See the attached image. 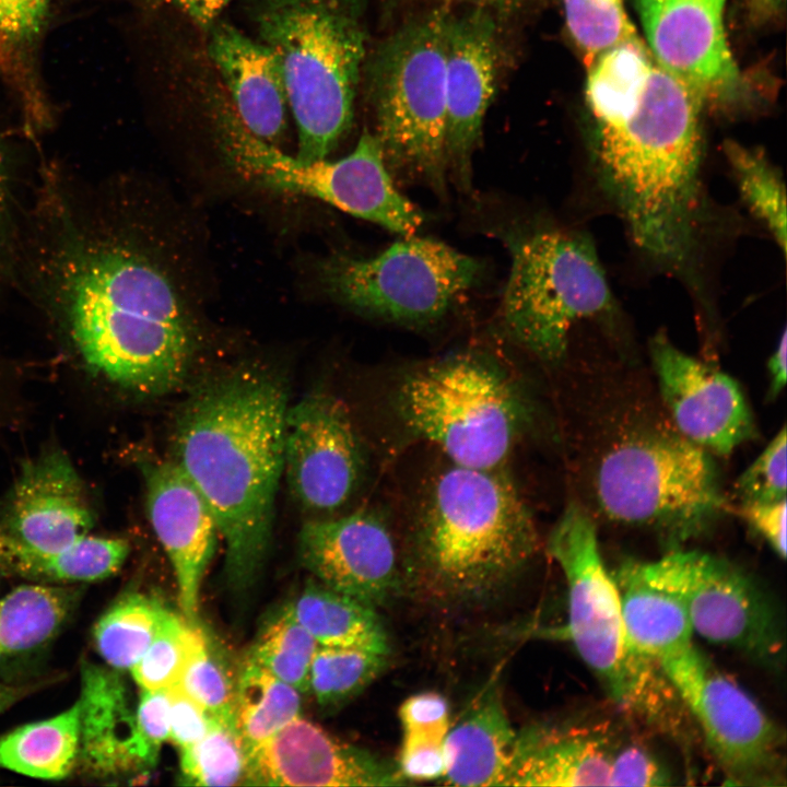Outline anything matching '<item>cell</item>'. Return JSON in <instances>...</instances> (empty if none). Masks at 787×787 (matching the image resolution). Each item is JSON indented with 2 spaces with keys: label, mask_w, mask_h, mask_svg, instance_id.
Wrapping results in <instances>:
<instances>
[{
  "label": "cell",
  "mask_w": 787,
  "mask_h": 787,
  "mask_svg": "<svg viewBox=\"0 0 787 787\" xmlns=\"http://www.w3.org/2000/svg\"><path fill=\"white\" fill-rule=\"evenodd\" d=\"M150 236L122 183L43 158L21 209L12 290L90 367L158 395L184 381L196 342Z\"/></svg>",
  "instance_id": "obj_1"
},
{
  "label": "cell",
  "mask_w": 787,
  "mask_h": 787,
  "mask_svg": "<svg viewBox=\"0 0 787 787\" xmlns=\"http://www.w3.org/2000/svg\"><path fill=\"white\" fill-rule=\"evenodd\" d=\"M285 385L243 367L198 388L175 423V463L208 504L235 590L254 585L269 553L284 459Z\"/></svg>",
  "instance_id": "obj_2"
},
{
  "label": "cell",
  "mask_w": 787,
  "mask_h": 787,
  "mask_svg": "<svg viewBox=\"0 0 787 787\" xmlns=\"http://www.w3.org/2000/svg\"><path fill=\"white\" fill-rule=\"evenodd\" d=\"M537 549L532 516L507 477L450 463L423 498L411 566L432 592L474 600L507 584Z\"/></svg>",
  "instance_id": "obj_3"
},
{
  "label": "cell",
  "mask_w": 787,
  "mask_h": 787,
  "mask_svg": "<svg viewBox=\"0 0 787 787\" xmlns=\"http://www.w3.org/2000/svg\"><path fill=\"white\" fill-rule=\"evenodd\" d=\"M547 551L566 580V637L610 701L627 719L688 749L697 735L692 717L661 668L632 645L596 526L578 504L564 509Z\"/></svg>",
  "instance_id": "obj_4"
},
{
  "label": "cell",
  "mask_w": 787,
  "mask_h": 787,
  "mask_svg": "<svg viewBox=\"0 0 787 787\" xmlns=\"http://www.w3.org/2000/svg\"><path fill=\"white\" fill-rule=\"evenodd\" d=\"M251 19L282 68L295 157L327 158L353 122L366 40L360 0H256Z\"/></svg>",
  "instance_id": "obj_5"
},
{
  "label": "cell",
  "mask_w": 787,
  "mask_h": 787,
  "mask_svg": "<svg viewBox=\"0 0 787 787\" xmlns=\"http://www.w3.org/2000/svg\"><path fill=\"white\" fill-rule=\"evenodd\" d=\"M507 243L512 265L500 321L517 345L543 362H559L578 326L619 317L618 301L586 233L542 225Z\"/></svg>",
  "instance_id": "obj_6"
},
{
  "label": "cell",
  "mask_w": 787,
  "mask_h": 787,
  "mask_svg": "<svg viewBox=\"0 0 787 787\" xmlns=\"http://www.w3.org/2000/svg\"><path fill=\"white\" fill-rule=\"evenodd\" d=\"M393 404L413 436L450 463L498 469L528 421L518 388L489 359L459 353L418 367L399 381Z\"/></svg>",
  "instance_id": "obj_7"
},
{
  "label": "cell",
  "mask_w": 787,
  "mask_h": 787,
  "mask_svg": "<svg viewBox=\"0 0 787 787\" xmlns=\"http://www.w3.org/2000/svg\"><path fill=\"white\" fill-rule=\"evenodd\" d=\"M446 21L435 11L380 45L369 68L371 99L386 166L396 179L446 192Z\"/></svg>",
  "instance_id": "obj_8"
},
{
  "label": "cell",
  "mask_w": 787,
  "mask_h": 787,
  "mask_svg": "<svg viewBox=\"0 0 787 787\" xmlns=\"http://www.w3.org/2000/svg\"><path fill=\"white\" fill-rule=\"evenodd\" d=\"M595 489L609 519L653 530L673 548L706 532L726 507L708 451L678 431L614 445L598 466Z\"/></svg>",
  "instance_id": "obj_9"
},
{
  "label": "cell",
  "mask_w": 787,
  "mask_h": 787,
  "mask_svg": "<svg viewBox=\"0 0 787 787\" xmlns=\"http://www.w3.org/2000/svg\"><path fill=\"white\" fill-rule=\"evenodd\" d=\"M481 272L473 257L412 235L371 258L332 255L318 269L333 301L357 314L410 327L438 321Z\"/></svg>",
  "instance_id": "obj_10"
},
{
  "label": "cell",
  "mask_w": 787,
  "mask_h": 787,
  "mask_svg": "<svg viewBox=\"0 0 787 787\" xmlns=\"http://www.w3.org/2000/svg\"><path fill=\"white\" fill-rule=\"evenodd\" d=\"M222 151L247 179L319 199L393 233L413 235L423 213L396 188L375 133L364 131L346 156L302 162L251 134L238 120L220 130Z\"/></svg>",
  "instance_id": "obj_11"
},
{
  "label": "cell",
  "mask_w": 787,
  "mask_h": 787,
  "mask_svg": "<svg viewBox=\"0 0 787 787\" xmlns=\"http://www.w3.org/2000/svg\"><path fill=\"white\" fill-rule=\"evenodd\" d=\"M661 670L729 784H786L784 733L743 688L696 646Z\"/></svg>",
  "instance_id": "obj_12"
},
{
  "label": "cell",
  "mask_w": 787,
  "mask_h": 787,
  "mask_svg": "<svg viewBox=\"0 0 787 787\" xmlns=\"http://www.w3.org/2000/svg\"><path fill=\"white\" fill-rule=\"evenodd\" d=\"M645 564L683 600L694 633L767 668L783 665L785 639L776 607L742 568L710 553L674 549Z\"/></svg>",
  "instance_id": "obj_13"
},
{
  "label": "cell",
  "mask_w": 787,
  "mask_h": 787,
  "mask_svg": "<svg viewBox=\"0 0 787 787\" xmlns=\"http://www.w3.org/2000/svg\"><path fill=\"white\" fill-rule=\"evenodd\" d=\"M651 55L703 106L744 110L755 87L738 67L728 45V0H633Z\"/></svg>",
  "instance_id": "obj_14"
},
{
  "label": "cell",
  "mask_w": 787,
  "mask_h": 787,
  "mask_svg": "<svg viewBox=\"0 0 787 787\" xmlns=\"http://www.w3.org/2000/svg\"><path fill=\"white\" fill-rule=\"evenodd\" d=\"M363 469L361 439L340 399L313 392L289 406L283 473L302 508L317 515L334 513L355 492Z\"/></svg>",
  "instance_id": "obj_15"
},
{
  "label": "cell",
  "mask_w": 787,
  "mask_h": 787,
  "mask_svg": "<svg viewBox=\"0 0 787 787\" xmlns=\"http://www.w3.org/2000/svg\"><path fill=\"white\" fill-rule=\"evenodd\" d=\"M501 63L498 31L492 13L474 8L446 21V162L456 186L471 187L472 156L494 96Z\"/></svg>",
  "instance_id": "obj_16"
},
{
  "label": "cell",
  "mask_w": 787,
  "mask_h": 787,
  "mask_svg": "<svg viewBox=\"0 0 787 787\" xmlns=\"http://www.w3.org/2000/svg\"><path fill=\"white\" fill-rule=\"evenodd\" d=\"M649 352L661 397L682 436L723 456L753 438L752 413L735 379L686 354L662 332L650 340Z\"/></svg>",
  "instance_id": "obj_17"
},
{
  "label": "cell",
  "mask_w": 787,
  "mask_h": 787,
  "mask_svg": "<svg viewBox=\"0 0 787 787\" xmlns=\"http://www.w3.org/2000/svg\"><path fill=\"white\" fill-rule=\"evenodd\" d=\"M298 556L319 583L374 608L399 586L397 552L381 518L367 510L306 520Z\"/></svg>",
  "instance_id": "obj_18"
},
{
  "label": "cell",
  "mask_w": 787,
  "mask_h": 787,
  "mask_svg": "<svg viewBox=\"0 0 787 787\" xmlns=\"http://www.w3.org/2000/svg\"><path fill=\"white\" fill-rule=\"evenodd\" d=\"M404 784L397 765L337 740L299 716L247 754L245 785L383 787Z\"/></svg>",
  "instance_id": "obj_19"
},
{
  "label": "cell",
  "mask_w": 787,
  "mask_h": 787,
  "mask_svg": "<svg viewBox=\"0 0 787 787\" xmlns=\"http://www.w3.org/2000/svg\"><path fill=\"white\" fill-rule=\"evenodd\" d=\"M632 739L596 716L527 726L517 731L504 786H612L616 760Z\"/></svg>",
  "instance_id": "obj_20"
},
{
  "label": "cell",
  "mask_w": 787,
  "mask_h": 787,
  "mask_svg": "<svg viewBox=\"0 0 787 787\" xmlns=\"http://www.w3.org/2000/svg\"><path fill=\"white\" fill-rule=\"evenodd\" d=\"M94 512L70 459L51 450L27 462L12 489L0 530L37 551L69 548L87 536Z\"/></svg>",
  "instance_id": "obj_21"
},
{
  "label": "cell",
  "mask_w": 787,
  "mask_h": 787,
  "mask_svg": "<svg viewBox=\"0 0 787 787\" xmlns=\"http://www.w3.org/2000/svg\"><path fill=\"white\" fill-rule=\"evenodd\" d=\"M145 485L149 519L174 568L181 611L197 623L200 585L215 547V520L174 461L148 467Z\"/></svg>",
  "instance_id": "obj_22"
},
{
  "label": "cell",
  "mask_w": 787,
  "mask_h": 787,
  "mask_svg": "<svg viewBox=\"0 0 787 787\" xmlns=\"http://www.w3.org/2000/svg\"><path fill=\"white\" fill-rule=\"evenodd\" d=\"M208 52L230 94L234 114L258 139L278 148L286 131L289 97L274 52L233 25L216 21Z\"/></svg>",
  "instance_id": "obj_23"
},
{
  "label": "cell",
  "mask_w": 787,
  "mask_h": 787,
  "mask_svg": "<svg viewBox=\"0 0 787 787\" xmlns=\"http://www.w3.org/2000/svg\"><path fill=\"white\" fill-rule=\"evenodd\" d=\"M78 763L95 775L131 773L155 764L158 750L142 736L120 676L111 669L81 666Z\"/></svg>",
  "instance_id": "obj_24"
},
{
  "label": "cell",
  "mask_w": 787,
  "mask_h": 787,
  "mask_svg": "<svg viewBox=\"0 0 787 787\" xmlns=\"http://www.w3.org/2000/svg\"><path fill=\"white\" fill-rule=\"evenodd\" d=\"M66 0H0V86L15 103L31 140L48 132L54 107L42 74L46 36Z\"/></svg>",
  "instance_id": "obj_25"
},
{
  "label": "cell",
  "mask_w": 787,
  "mask_h": 787,
  "mask_svg": "<svg viewBox=\"0 0 787 787\" xmlns=\"http://www.w3.org/2000/svg\"><path fill=\"white\" fill-rule=\"evenodd\" d=\"M612 576L634 648L660 668L695 647L683 600L655 578L645 561L626 560Z\"/></svg>",
  "instance_id": "obj_26"
},
{
  "label": "cell",
  "mask_w": 787,
  "mask_h": 787,
  "mask_svg": "<svg viewBox=\"0 0 787 787\" xmlns=\"http://www.w3.org/2000/svg\"><path fill=\"white\" fill-rule=\"evenodd\" d=\"M516 737L498 688L489 685L449 727L443 779L455 786H504Z\"/></svg>",
  "instance_id": "obj_27"
},
{
  "label": "cell",
  "mask_w": 787,
  "mask_h": 787,
  "mask_svg": "<svg viewBox=\"0 0 787 787\" xmlns=\"http://www.w3.org/2000/svg\"><path fill=\"white\" fill-rule=\"evenodd\" d=\"M129 553L127 541L85 536L69 548L43 552L0 530V573L34 582L74 583L108 577Z\"/></svg>",
  "instance_id": "obj_28"
},
{
  "label": "cell",
  "mask_w": 787,
  "mask_h": 787,
  "mask_svg": "<svg viewBox=\"0 0 787 787\" xmlns=\"http://www.w3.org/2000/svg\"><path fill=\"white\" fill-rule=\"evenodd\" d=\"M318 646L360 647L389 654V639L374 607L318 580L310 582L289 606Z\"/></svg>",
  "instance_id": "obj_29"
},
{
  "label": "cell",
  "mask_w": 787,
  "mask_h": 787,
  "mask_svg": "<svg viewBox=\"0 0 787 787\" xmlns=\"http://www.w3.org/2000/svg\"><path fill=\"white\" fill-rule=\"evenodd\" d=\"M80 706L21 726L0 738V766L34 778L61 779L78 764Z\"/></svg>",
  "instance_id": "obj_30"
},
{
  "label": "cell",
  "mask_w": 787,
  "mask_h": 787,
  "mask_svg": "<svg viewBox=\"0 0 787 787\" xmlns=\"http://www.w3.org/2000/svg\"><path fill=\"white\" fill-rule=\"evenodd\" d=\"M78 600L70 587L23 585L0 599V660L47 644L61 629Z\"/></svg>",
  "instance_id": "obj_31"
},
{
  "label": "cell",
  "mask_w": 787,
  "mask_h": 787,
  "mask_svg": "<svg viewBox=\"0 0 787 787\" xmlns=\"http://www.w3.org/2000/svg\"><path fill=\"white\" fill-rule=\"evenodd\" d=\"M655 62L637 36L600 54L587 68L586 104L591 125L615 120L638 103Z\"/></svg>",
  "instance_id": "obj_32"
},
{
  "label": "cell",
  "mask_w": 787,
  "mask_h": 787,
  "mask_svg": "<svg viewBox=\"0 0 787 787\" xmlns=\"http://www.w3.org/2000/svg\"><path fill=\"white\" fill-rule=\"evenodd\" d=\"M301 695L292 685L248 661L235 691L234 724L247 754L299 716Z\"/></svg>",
  "instance_id": "obj_33"
},
{
  "label": "cell",
  "mask_w": 787,
  "mask_h": 787,
  "mask_svg": "<svg viewBox=\"0 0 787 787\" xmlns=\"http://www.w3.org/2000/svg\"><path fill=\"white\" fill-rule=\"evenodd\" d=\"M724 152L742 202L786 256V188L778 167L760 149L737 141H725Z\"/></svg>",
  "instance_id": "obj_34"
},
{
  "label": "cell",
  "mask_w": 787,
  "mask_h": 787,
  "mask_svg": "<svg viewBox=\"0 0 787 787\" xmlns=\"http://www.w3.org/2000/svg\"><path fill=\"white\" fill-rule=\"evenodd\" d=\"M165 611L158 600L146 595L122 596L95 625L97 651L110 667L131 669L153 641Z\"/></svg>",
  "instance_id": "obj_35"
},
{
  "label": "cell",
  "mask_w": 787,
  "mask_h": 787,
  "mask_svg": "<svg viewBox=\"0 0 787 787\" xmlns=\"http://www.w3.org/2000/svg\"><path fill=\"white\" fill-rule=\"evenodd\" d=\"M387 655L360 647L318 646L308 691L324 708H338L367 688L385 669Z\"/></svg>",
  "instance_id": "obj_36"
},
{
  "label": "cell",
  "mask_w": 787,
  "mask_h": 787,
  "mask_svg": "<svg viewBox=\"0 0 787 787\" xmlns=\"http://www.w3.org/2000/svg\"><path fill=\"white\" fill-rule=\"evenodd\" d=\"M317 648V642L287 607L260 631L248 661L303 693L308 692L309 670Z\"/></svg>",
  "instance_id": "obj_37"
},
{
  "label": "cell",
  "mask_w": 787,
  "mask_h": 787,
  "mask_svg": "<svg viewBox=\"0 0 787 787\" xmlns=\"http://www.w3.org/2000/svg\"><path fill=\"white\" fill-rule=\"evenodd\" d=\"M180 751L183 784L195 786L245 784L247 752L234 724L214 719L202 739Z\"/></svg>",
  "instance_id": "obj_38"
},
{
  "label": "cell",
  "mask_w": 787,
  "mask_h": 787,
  "mask_svg": "<svg viewBox=\"0 0 787 787\" xmlns=\"http://www.w3.org/2000/svg\"><path fill=\"white\" fill-rule=\"evenodd\" d=\"M566 27L588 68L607 49L637 37L623 0H563Z\"/></svg>",
  "instance_id": "obj_39"
},
{
  "label": "cell",
  "mask_w": 787,
  "mask_h": 787,
  "mask_svg": "<svg viewBox=\"0 0 787 787\" xmlns=\"http://www.w3.org/2000/svg\"><path fill=\"white\" fill-rule=\"evenodd\" d=\"M175 684L213 719L234 724L236 685L200 626Z\"/></svg>",
  "instance_id": "obj_40"
},
{
  "label": "cell",
  "mask_w": 787,
  "mask_h": 787,
  "mask_svg": "<svg viewBox=\"0 0 787 787\" xmlns=\"http://www.w3.org/2000/svg\"><path fill=\"white\" fill-rule=\"evenodd\" d=\"M199 626L166 609L158 630L130 669L141 690L165 689L180 676Z\"/></svg>",
  "instance_id": "obj_41"
},
{
  "label": "cell",
  "mask_w": 787,
  "mask_h": 787,
  "mask_svg": "<svg viewBox=\"0 0 787 787\" xmlns=\"http://www.w3.org/2000/svg\"><path fill=\"white\" fill-rule=\"evenodd\" d=\"M786 439L783 427L738 478L736 492L742 502L786 498Z\"/></svg>",
  "instance_id": "obj_42"
},
{
  "label": "cell",
  "mask_w": 787,
  "mask_h": 787,
  "mask_svg": "<svg viewBox=\"0 0 787 787\" xmlns=\"http://www.w3.org/2000/svg\"><path fill=\"white\" fill-rule=\"evenodd\" d=\"M446 738L402 731L398 770L404 779L434 780L444 777L446 770Z\"/></svg>",
  "instance_id": "obj_43"
},
{
  "label": "cell",
  "mask_w": 787,
  "mask_h": 787,
  "mask_svg": "<svg viewBox=\"0 0 787 787\" xmlns=\"http://www.w3.org/2000/svg\"><path fill=\"white\" fill-rule=\"evenodd\" d=\"M672 775L661 761L634 738L621 751L614 767L612 786H668Z\"/></svg>",
  "instance_id": "obj_44"
},
{
  "label": "cell",
  "mask_w": 787,
  "mask_h": 787,
  "mask_svg": "<svg viewBox=\"0 0 787 787\" xmlns=\"http://www.w3.org/2000/svg\"><path fill=\"white\" fill-rule=\"evenodd\" d=\"M169 739L181 750L202 739L214 719L177 684L168 688Z\"/></svg>",
  "instance_id": "obj_45"
},
{
  "label": "cell",
  "mask_w": 787,
  "mask_h": 787,
  "mask_svg": "<svg viewBox=\"0 0 787 787\" xmlns=\"http://www.w3.org/2000/svg\"><path fill=\"white\" fill-rule=\"evenodd\" d=\"M399 718L402 731L446 738L450 727L448 702L436 692H422L407 698L400 706Z\"/></svg>",
  "instance_id": "obj_46"
},
{
  "label": "cell",
  "mask_w": 787,
  "mask_h": 787,
  "mask_svg": "<svg viewBox=\"0 0 787 787\" xmlns=\"http://www.w3.org/2000/svg\"><path fill=\"white\" fill-rule=\"evenodd\" d=\"M786 498L774 502H742L739 514L762 536L778 556H786Z\"/></svg>",
  "instance_id": "obj_47"
},
{
  "label": "cell",
  "mask_w": 787,
  "mask_h": 787,
  "mask_svg": "<svg viewBox=\"0 0 787 787\" xmlns=\"http://www.w3.org/2000/svg\"><path fill=\"white\" fill-rule=\"evenodd\" d=\"M136 717L142 736L160 750L161 744L169 738L168 688L141 690Z\"/></svg>",
  "instance_id": "obj_48"
},
{
  "label": "cell",
  "mask_w": 787,
  "mask_h": 787,
  "mask_svg": "<svg viewBox=\"0 0 787 787\" xmlns=\"http://www.w3.org/2000/svg\"><path fill=\"white\" fill-rule=\"evenodd\" d=\"M232 0H152L154 4L169 5L184 13L196 26L208 32L220 13Z\"/></svg>",
  "instance_id": "obj_49"
},
{
  "label": "cell",
  "mask_w": 787,
  "mask_h": 787,
  "mask_svg": "<svg viewBox=\"0 0 787 787\" xmlns=\"http://www.w3.org/2000/svg\"><path fill=\"white\" fill-rule=\"evenodd\" d=\"M785 0H743L745 17L752 26H765L777 21L784 11Z\"/></svg>",
  "instance_id": "obj_50"
},
{
  "label": "cell",
  "mask_w": 787,
  "mask_h": 787,
  "mask_svg": "<svg viewBox=\"0 0 787 787\" xmlns=\"http://www.w3.org/2000/svg\"><path fill=\"white\" fill-rule=\"evenodd\" d=\"M787 333L783 331L780 340L768 360L771 376L770 396H777L786 385L787 379Z\"/></svg>",
  "instance_id": "obj_51"
},
{
  "label": "cell",
  "mask_w": 787,
  "mask_h": 787,
  "mask_svg": "<svg viewBox=\"0 0 787 787\" xmlns=\"http://www.w3.org/2000/svg\"><path fill=\"white\" fill-rule=\"evenodd\" d=\"M470 3L474 8L484 9L492 12L508 14L520 9L526 0H455Z\"/></svg>",
  "instance_id": "obj_52"
},
{
  "label": "cell",
  "mask_w": 787,
  "mask_h": 787,
  "mask_svg": "<svg viewBox=\"0 0 787 787\" xmlns=\"http://www.w3.org/2000/svg\"><path fill=\"white\" fill-rule=\"evenodd\" d=\"M32 688L27 685H10L0 683V714L24 697Z\"/></svg>",
  "instance_id": "obj_53"
}]
</instances>
